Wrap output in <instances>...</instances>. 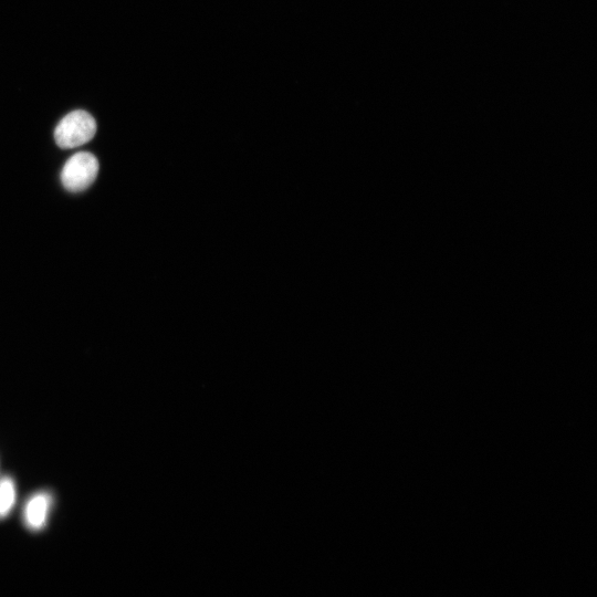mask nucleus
<instances>
[{"label": "nucleus", "mask_w": 597, "mask_h": 597, "mask_svg": "<svg viewBox=\"0 0 597 597\" xmlns=\"http://www.w3.org/2000/svg\"><path fill=\"white\" fill-rule=\"evenodd\" d=\"M96 132L94 117L83 109H77L65 115L54 130L56 145L69 149L78 147L90 142Z\"/></svg>", "instance_id": "f257e3e1"}, {"label": "nucleus", "mask_w": 597, "mask_h": 597, "mask_svg": "<svg viewBox=\"0 0 597 597\" xmlns=\"http://www.w3.org/2000/svg\"><path fill=\"white\" fill-rule=\"evenodd\" d=\"M98 167V161L93 154L76 153L65 163L61 171V181L69 191H82L93 184Z\"/></svg>", "instance_id": "f03ea898"}, {"label": "nucleus", "mask_w": 597, "mask_h": 597, "mask_svg": "<svg viewBox=\"0 0 597 597\" xmlns=\"http://www.w3.org/2000/svg\"><path fill=\"white\" fill-rule=\"evenodd\" d=\"M50 507V496L45 493L34 494L24 509L25 524L32 530H40L44 526Z\"/></svg>", "instance_id": "7ed1b4c3"}, {"label": "nucleus", "mask_w": 597, "mask_h": 597, "mask_svg": "<svg viewBox=\"0 0 597 597\" xmlns=\"http://www.w3.org/2000/svg\"><path fill=\"white\" fill-rule=\"evenodd\" d=\"M15 501V488L11 479L0 481V517L6 516Z\"/></svg>", "instance_id": "20e7f679"}]
</instances>
